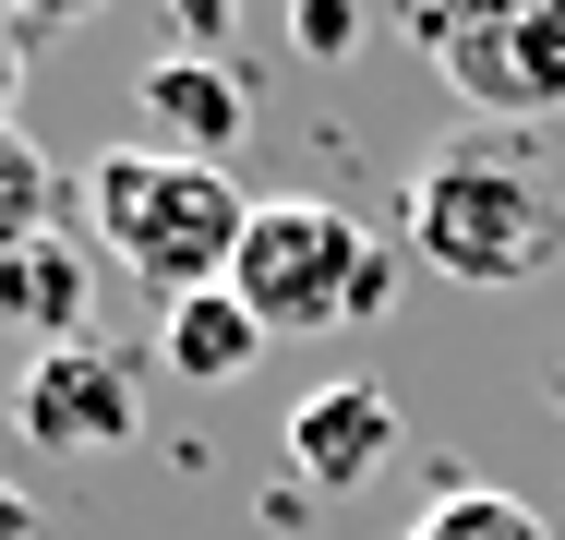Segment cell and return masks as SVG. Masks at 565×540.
I'll return each instance as SVG.
<instances>
[{
  "label": "cell",
  "instance_id": "1",
  "mask_svg": "<svg viewBox=\"0 0 565 540\" xmlns=\"http://www.w3.org/2000/svg\"><path fill=\"white\" fill-rule=\"evenodd\" d=\"M397 240L457 277V289H542L565 264V181L542 169L530 132L457 120L446 144L397 181Z\"/></svg>",
  "mask_w": 565,
  "mask_h": 540
},
{
  "label": "cell",
  "instance_id": "2",
  "mask_svg": "<svg viewBox=\"0 0 565 540\" xmlns=\"http://www.w3.org/2000/svg\"><path fill=\"white\" fill-rule=\"evenodd\" d=\"M73 205H85V228H97V252L120 277L157 289V313L193 301V289H228L241 228H253V193L205 156H169V144H109L73 181Z\"/></svg>",
  "mask_w": 565,
  "mask_h": 540
},
{
  "label": "cell",
  "instance_id": "3",
  "mask_svg": "<svg viewBox=\"0 0 565 540\" xmlns=\"http://www.w3.org/2000/svg\"><path fill=\"white\" fill-rule=\"evenodd\" d=\"M228 289L253 301V324H265V336H349V324L385 313L397 252H385L349 205H326V193H265V205H253V228H241Z\"/></svg>",
  "mask_w": 565,
  "mask_h": 540
},
{
  "label": "cell",
  "instance_id": "4",
  "mask_svg": "<svg viewBox=\"0 0 565 540\" xmlns=\"http://www.w3.org/2000/svg\"><path fill=\"white\" fill-rule=\"evenodd\" d=\"M397 36L446 73V97L493 132L565 120V12L542 0H409Z\"/></svg>",
  "mask_w": 565,
  "mask_h": 540
},
{
  "label": "cell",
  "instance_id": "5",
  "mask_svg": "<svg viewBox=\"0 0 565 540\" xmlns=\"http://www.w3.org/2000/svg\"><path fill=\"white\" fill-rule=\"evenodd\" d=\"M12 421L36 456H120L132 432H145V372L97 348V336H73V348H36L24 360V385H12Z\"/></svg>",
  "mask_w": 565,
  "mask_h": 540
},
{
  "label": "cell",
  "instance_id": "6",
  "mask_svg": "<svg viewBox=\"0 0 565 540\" xmlns=\"http://www.w3.org/2000/svg\"><path fill=\"white\" fill-rule=\"evenodd\" d=\"M132 108H145V132H157L169 156H205V169H217L228 144L253 132V73H241L228 48H169V61L132 73Z\"/></svg>",
  "mask_w": 565,
  "mask_h": 540
},
{
  "label": "cell",
  "instance_id": "7",
  "mask_svg": "<svg viewBox=\"0 0 565 540\" xmlns=\"http://www.w3.org/2000/svg\"><path fill=\"white\" fill-rule=\"evenodd\" d=\"M385 456H397V397H385V385H313V397L289 409L301 493H361Z\"/></svg>",
  "mask_w": 565,
  "mask_h": 540
},
{
  "label": "cell",
  "instance_id": "8",
  "mask_svg": "<svg viewBox=\"0 0 565 540\" xmlns=\"http://www.w3.org/2000/svg\"><path fill=\"white\" fill-rule=\"evenodd\" d=\"M85 289H97V252H85L73 228H49V240H24V252L0 264V324H12L24 348H73V336H85Z\"/></svg>",
  "mask_w": 565,
  "mask_h": 540
},
{
  "label": "cell",
  "instance_id": "9",
  "mask_svg": "<svg viewBox=\"0 0 565 540\" xmlns=\"http://www.w3.org/2000/svg\"><path fill=\"white\" fill-rule=\"evenodd\" d=\"M157 360H169L181 385H241V372L265 360V324H253L241 289H193V301L157 313Z\"/></svg>",
  "mask_w": 565,
  "mask_h": 540
},
{
  "label": "cell",
  "instance_id": "10",
  "mask_svg": "<svg viewBox=\"0 0 565 540\" xmlns=\"http://www.w3.org/2000/svg\"><path fill=\"white\" fill-rule=\"evenodd\" d=\"M61 205H73V181L49 169V144H36V132H0V264H12L24 240H49Z\"/></svg>",
  "mask_w": 565,
  "mask_h": 540
},
{
  "label": "cell",
  "instance_id": "11",
  "mask_svg": "<svg viewBox=\"0 0 565 540\" xmlns=\"http://www.w3.org/2000/svg\"><path fill=\"white\" fill-rule=\"evenodd\" d=\"M409 540H554V517L530 505V493H493V480H446L434 505H422V529Z\"/></svg>",
  "mask_w": 565,
  "mask_h": 540
},
{
  "label": "cell",
  "instance_id": "12",
  "mask_svg": "<svg viewBox=\"0 0 565 540\" xmlns=\"http://www.w3.org/2000/svg\"><path fill=\"white\" fill-rule=\"evenodd\" d=\"M289 36H301V61H349L361 48V0H289Z\"/></svg>",
  "mask_w": 565,
  "mask_h": 540
},
{
  "label": "cell",
  "instance_id": "13",
  "mask_svg": "<svg viewBox=\"0 0 565 540\" xmlns=\"http://www.w3.org/2000/svg\"><path fill=\"white\" fill-rule=\"evenodd\" d=\"M228 12H241V0H169V36H181V48H217Z\"/></svg>",
  "mask_w": 565,
  "mask_h": 540
},
{
  "label": "cell",
  "instance_id": "14",
  "mask_svg": "<svg viewBox=\"0 0 565 540\" xmlns=\"http://www.w3.org/2000/svg\"><path fill=\"white\" fill-rule=\"evenodd\" d=\"M24 61H36V48H24V24L0 12V132H12V97H24Z\"/></svg>",
  "mask_w": 565,
  "mask_h": 540
},
{
  "label": "cell",
  "instance_id": "15",
  "mask_svg": "<svg viewBox=\"0 0 565 540\" xmlns=\"http://www.w3.org/2000/svg\"><path fill=\"white\" fill-rule=\"evenodd\" d=\"M0 540H49V517H36V493H24V480H0Z\"/></svg>",
  "mask_w": 565,
  "mask_h": 540
},
{
  "label": "cell",
  "instance_id": "16",
  "mask_svg": "<svg viewBox=\"0 0 565 540\" xmlns=\"http://www.w3.org/2000/svg\"><path fill=\"white\" fill-rule=\"evenodd\" d=\"M12 24H73V12H97V0H0Z\"/></svg>",
  "mask_w": 565,
  "mask_h": 540
},
{
  "label": "cell",
  "instance_id": "17",
  "mask_svg": "<svg viewBox=\"0 0 565 540\" xmlns=\"http://www.w3.org/2000/svg\"><path fill=\"white\" fill-rule=\"evenodd\" d=\"M554 409H565V348H554Z\"/></svg>",
  "mask_w": 565,
  "mask_h": 540
},
{
  "label": "cell",
  "instance_id": "18",
  "mask_svg": "<svg viewBox=\"0 0 565 540\" xmlns=\"http://www.w3.org/2000/svg\"><path fill=\"white\" fill-rule=\"evenodd\" d=\"M542 12H565V0H542Z\"/></svg>",
  "mask_w": 565,
  "mask_h": 540
}]
</instances>
